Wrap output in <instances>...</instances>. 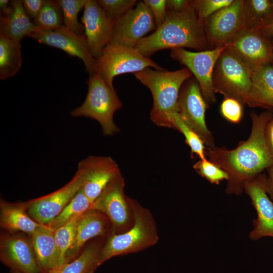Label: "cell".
I'll return each instance as SVG.
<instances>
[{"mask_svg": "<svg viewBox=\"0 0 273 273\" xmlns=\"http://www.w3.org/2000/svg\"><path fill=\"white\" fill-rule=\"evenodd\" d=\"M134 75L151 93L153 99L151 121L158 126L172 128L171 119L178 112L181 87L192 77V72L186 67L172 71L147 68Z\"/></svg>", "mask_w": 273, "mask_h": 273, "instance_id": "obj_3", "label": "cell"}, {"mask_svg": "<svg viewBox=\"0 0 273 273\" xmlns=\"http://www.w3.org/2000/svg\"><path fill=\"white\" fill-rule=\"evenodd\" d=\"M271 40H272V43H273V38H272V39H271Z\"/></svg>", "mask_w": 273, "mask_h": 273, "instance_id": "obj_47", "label": "cell"}, {"mask_svg": "<svg viewBox=\"0 0 273 273\" xmlns=\"http://www.w3.org/2000/svg\"><path fill=\"white\" fill-rule=\"evenodd\" d=\"M111 234V225L105 214L94 209L86 211L78 221L75 240L66 255L64 263L77 257L90 240L107 237Z\"/></svg>", "mask_w": 273, "mask_h": 273, "instance_id": "obj_20", "label": "cell"}, {"mask_svg": "<svg viewBox=\"0 0 273 273\" xmlns=\"http://www.w3.org/2000/svg\"><path fill=\"white\" fill-rule=\"evenodd\" d=\"M83 175L77 170L72 179L57 190L26 202L29 216L36 222L46 225L57 217L81 189Z\"/></svg>", "mask_w": 273, "mask_h": 273, "instance_id": "obj_13", "label": "cell"}, {"mask_svg": "<svg viewBox=\"0 0 273 273\" xmlns=\"http://www.w3.org/2000/svg\"><path fill=\"white\" fill-rule=\"evenodd\" d=\"M40 224L28 214L25 202L11 203L1 199L0 225L9 233H22L30 236Z\"/></svg>", "mask_w": 273, "mask_h": 273, "instance_id": "obj_22", "label": "cell"}, {"mask_svg": "<svg viewBox=\"0 0 273 273\" xmlns=\"http://www.w3.org/2000/svg\"><path fill=\"white\" fill-rule=\"evenodd\" d=\"M225 45L253 71L273 63L272 40L263 36L257 29L244 28Z\"/></svg>", "mask_w": 273, "mask_h": 273, "instance_id": "obj_12", "label": "cell"}, {"mask_svg": "<svg viewBox=\"0 0 273 273\" xmlns=\"http://www.w3.org/2000/svg\"><path fill=\"white\" fill-rule=\"evenodd\" d=\"M125 181L122 174L113 179L94 202L92 209L105 214L111 225V234L128 230L133 223L131 209L124 194Z\"/></svg>", "mask_w": 273, "mask_h": 273, "instance_id": "obj_8", "label": "cell"}, {"mask_svg": "<svg viewBox=\"0 0 273 273\" xmlns=\"http://www.w3.org/2000/svg\"><path fill=\"white\" fill-rule=\"evenodd\" d=\"M143 2L149 8L154 18L156 28L164 21L167 13L166 0H144Z\"/></svg>", "mask_w": 273, "mask_h": 273, "instance_id": "obj_37", "label": "cell"}, {"mask_svg": "<svg viewBox=\"0 0 273 273\" xmlns=\"http://www.w3.org/2000/svg\"><path fill=\"white\" fill-rule=\"evenodd\" d=\"M234 0H194L192 5L202 22L218 10L231 5Z\"/></svg>", "mask_w": 273, "mask_h": 273, "instance_id": "obj_35", "label": "cell"}, {"mask_svg": "<svg viewBox=\"0 0 273 273\" xmlns=\"http://www.w3.org/2000/svg\"><path fill=\"white\" fill-rule=\"evenodd\" d=\"M34 24L38 29L52 30L61 27L63 17L57 1H45Z\"/></svg>", "mask_w": 273, "mask_h": 273, "instance_id": "obj_30", "label": "cell"}, {"mask_svg": "<svg viewBox=\"0 0 273 273\" xmlns=\"http://www.w3.org/2000/svg\"><path fill=\"white\" fill-rule=\"evenodd\" d=\"M77 169L83 175L81 189L92 203L121 174L116 162L109 156H88L79 162Z\"/></svg>", "mask_w": 273, "mask_h": 273, "instance_id": "obj_16", "label": "cell"}, {"mask_svg": "<svg viewBox=\"0 0 273 273\" xmlns=\"http://www.w3.org/2000/svg\"><path fill=\"white\" fill-rule=\"evenodd\" d=\"M12 273H21L18 271H16V270H12Z\"/></svg>", "mask_w": 273, "mask_h": 273, "instance_id": "obj_44", "label": "cell"}, {"mask_svg": "<svg viewBox=\"0 0 273 273\" xmlns=\"http://www.w3.org/2000/svg\"><path fill=\"white\" fill-rule=\"evenodd\" d=\"M64 25L78 34H83L84 27L78 19L80 11L84 7L86 0H58Z\"/></svg>", "mask_w": 273, "mask_h": 273, "instance_id": "obj_31", "label": "cell"}, {"mask_svg": "<svg viewBox=\"0 0 273 273\" xmlns=\"http://www.w3.org/2000/svg\"><path fill=\"white\" fill-rule=\"evenodd\" d=\"M185 48L198 51L210 50L204 22L198 18L192 5L181 12L167 10L164 22L134 47L149 58L164 49Z\"/></svg>", "mask_w": 273, "mask_h": 273, "instance_id": "obj_2", "label": "cell"}, {"mask_svg": "<svg viewBox=\"0 0 273 273\" xmlns=\"http://www.w3.org/2000/svg\"><path fill=\"white\" fill-rule=\"evenodd\" d=\"M101 238L88 244L71 261L57 266L49 273H88L98 267V259L104 243Z\"/></svg>", "mask_w": 273, "mask_h": 273, "instance_id": "obj_25", "label": "cell"}, {"mask_svg": "<svg viewBox=\"0 0 273 273\" xmlns=\"http://www.w3.org/2000/svg\"><path fill=\"white\" fill-rule=\"evenodd\" d=\"M266 176L264 173H260L244 184V191L251 199L257 213L249 236L253 240L265 237L273 238V201L266 191Z\"/></svg>", "mask_w": 273, "mask_h": 273, "instance_id": "obj_19", "label": "cell"}, {"mask_svg": "<svg viewBox=\"0 0 273 273\" xmlns=\"http://www.w3.org/2000/svg\"><path fill=\"white\" fill-rule=\"evenodd\" d=\"M265 136L268 146L273 154V116L267 125Z\"/></svg>", "mask_w": 273, "mask_h": 273, "instance_id": "obj_41", "label": "cell"}, {"mask_svg": "<svg viewBox=\"0 0 273 273\" xmlns=\"http://www.w3.org/2000/svg\"><path fill=\"white\" fill-rule=\"evenodd\" d=\"M193 168L202 177L212 184L219 185L220 181L229 179V175L225 171L207 159H200L193 165Z\"/></svg>", "mask_w": 273, "mask_h": 273, "instance_id": "obj_33", "label": "cell"}, {"mask_svg": "<svg viewBox=\"0 0 273 273\" xmlns=\"http://www.w3.org/2000/svg\"><path fill=\"white\" fill-rule=\"evenodd\" d=\"M23 234H1V260L12 270L21 273H44L38 263L30 237Z\"/></svg>", "mask_w": 273, "mask_h": 273, "instance_id": "obj_15", "label": "cell"}, {"mask_svg": "<svg viewBox=\"0 0 273 273\" xmlns=\"http://www.w3.org/2000/svg\"><path fill=\"white\" fill-rule=\"evenodd\" d=\"M135 0H98L97 2L107 16L114 21L132 9Z\"/></svg>", "mask_w": 273, "mask_h": 273, "instance_id": "obj_34", "label": "cell"}, {"mask_svg": "<svg viewBox=\"0 0 273 273\" xmlns=\"http://www.w3.org/2000/svg\"><path fill=\"white\" fill-rule=\"evenodd\" d=\"M81 21L89 51L98 59L110 42L115 21L94 0H86Z\"/></svg>", "mask_w": 273, "mask_h": 273, "instance_id": "obj_18", "label": "cell"}, {"mask_svg": "<svg viewBox=\"0 0 273 273\" xmlns=\"http://www.w3.org/2000/svg\"><path fill=\"white\" fill-rule=\"evenodd\" d=\"M127 199L133 223L126 231L106 237L99 253L98 267L112 257L144 250L159 240L156 223L150 211L136 200L127 196Z\"/></svg>", "mask_w": 273, "mask_h": 273, "instance_id": "obj_4", "label": "cell"}, {"mask_svg": "<svg viewBox=\"0 0 273 273\" xmlns=\"http://www.w3.org/2000/svg\"><path fill=\"white\" fill-rule=\"evenodd\" d=\"M94 271H95V270H91V271H89V272H88V273H94Z\"/></svg>", "mask_w": 273, "mask_h": 273, "instance_id": "obj_45", "label": "cell"}, {"mask_svg": "<svg viewBox=\"0 0 273 273\" xmlns=\"http://www.w3.org/2000/svg\"><path fill=\"white\" fill-rule=\"evenodd\" d=\"M95 73H98L106 84L114 88L115 76L127 73H136L147 68L163 69L149 57L144 56L134 48L108 43L101 56L96 59Z\"/></svg>", "mask_w": 273, "mask_h": 273, "instance_id": "obj_7", "label": "cell"}, {"mask_svg": "<svg viewBox=\"0 0 273 273\" xmlns=\"http://www.w3.org/2000/svg\"><path fill=\"white\" fill-rule=\"evenodd\" d=\"M37 29L26 13L22 1H11L8 12L0 16V34L14 41L20 42Z\"/></svg>", "mask_w": 273, "mask_h": 273, "instance_id": "obj_21", "label": "cell"}, {"mask_svg": "<svg viewBox=\"0 0 273 273\" xmlns=\"http://www.w3.org/2000/svg\"><path fill=\"white\" fill-rule=\"evenodd\" d=\"M9 3L10 1L8 0L0 1L1 15H4L8 12L10 7Z\"/></svg>", "mask_w": 273, "mask_h": 273, "instance_id": "obj_43", "label": "cell"}, {"mask_svg": "<svg viewBox=\"0 0 273 273\" xmlns=\"http://www.w3.org/2000/svg\"><path fill=\"white\" fill-rule=\"evenodd\" d=\"M253 72L226 47L214 67L212 81L215 93L236 99L244 104L251 88Z\"/></svg>", "mask_w": 273, "mask_h": 273, "instance_id": "obj_6", "label": "cell"}, {"mask_svg": "<svg viewBox=\"0 0 273 273\" xmlns=\"http://www.w3.org/2000/svg\"><path fill=\"white\" fill-rule=\"evenodd\" d=\"M245 104L252 108L273 109V63L253 72L251 88Z\"/></svg>", "mask_w": 273, "mask_h": 273, "instance_id": "obj_23", "label": "cell"}, {"mask_svg": "<svg viewBox=\"0 0 273 273\" xmlns=\"http://www.w3.org/2000/svg\"><path fill=\"white\" fill-rule=\"evenodd\" d=\"M192 1L188 0H167V10L176 12H181L190 8Z\"/></svg>", "mask_w": 273, "mask_h": 273, "instance_id": "obj_39", "label": "cell"}, {"mask_svg": "<svg viewBox=\"0 0 273 273\" xmlns=\"http://www.w3.org/2000/svg\"><path fill=\"white\" fill-rule=\"evenodd\" d=\"M83 103L71 112L75 117H89L97 121L104 136H112L120 129L114 122L115 112L122 106L115 88L110 87L98 73L89 75Z\"/></svg>", "mask_w": 273, "mask_h": 273, "instance_id": "obj_5", "label": "cell"}, {"mask_svg": "<svg viewBox=\"0 0 273 273\" xmlns=\"http://www.w3.org/2000/svg\"><path fill=\"white\" fill-rule=\"evenodd\" d=\"M267 172L266 180V191L273 201V167H269L266 170Z\"/></svg>", "mask_w": 273, "mask_h": 273, "instance_id": "obj_40", "label": "cell"}, {"mask_svg": "<svg viewBox=\"0 0 273 273\" xmlns=\"http://www.w3.org/2000/svg\"><path fill=\"white\" fill-rule=\"evenodd\" d=\"M156 29L153 14L143 2L115 21L109 43L134 48L149 32Z\"/></svg>", "mask_w": 273, "mask_h": 273, "instance_id": "obj_11", "label": "cell"}, {"mask_svg": "<svg viewBox=\"0 0 273 273\" xmlns=\"http://www.w3.org/2000/svg\"><path fill=\"white\" fill-rule=\"evenodd\" d=\"M92 205L81 189L61 213L46 225L56 230L92 209Z\"/></svg>", "mask_w": 273, "mask_h": 273, "instance_id": "obj_28", "label": "cell"}, {"mask_svg": "<svg viewBox=\"0 0 273 273\" xmlns=\"http://www.w3.org/2000/svg\"><path fill=\"white\" fill-rule=\"evenodd\" d=\"M226 48L225 45L198 52H191L183 48L171 50L172 59L185 65L194 75L207 104L216 102L213 86V73L218 58Z\"/></svg>", "mask_w": 273, "mask_h": 273, "instance_id": "obj_10", "label": "cell"}, {"mask_svg": "<svg viewBox=\"0 0 273 273\" xmlns=\"http://www.w3.org/2000/svg\"><path fill=\"white\" fill-rule=\"evenodd\" d=\"M81 216L75 218L55 230V239L59 254L57 266L61 265L65 262L66 255L75 240L77 222Z\"/></svg>", "mask_w": 273, "mask_h": 273, "instance_id": "obj_32", "label": "cell"}, {"mask_svg": "<svg viewBox=\"0 0 273 273\" xmlns=\"http://www.w3.org/2000/svg\"><path fill=\"white\" fill-rule=\"evenodd\" d=\"M257 30L264 37L270 39H272L273 20L260 27Z\"/></svg>", "mask_w": 273, "mask_h": 273, "instance_id": "obj_42", "label": "cell"}, {"mask_svg": "<svg viewBox=\"0 0 273 273\" xmlns=\"http://www.w3.org/2000/svg\"><path fill=\"white\" fill-rule=\"evenodd\" d=\"M38 42L63 50L81 59L89 75L95 73L97 60L90 54L83 34H78L63 25L52 30L37 29L30 36Z\"/></svg>", "mask_w": 273, "mask_h": 273, "instance_id": "obj_17", "label": "cell"}, {"mask_svg": "<svg viewBox=\"0 0 273 273\" xmlns=\"http://www.w3.org/2000/svg\"><path fill=\"white\" fill-rule=\"evenodd\" d=\"M271 2H272V4H273V0H271Z\"/></svg>", "mask_w": 273, "mask_h": 273, "instance_id": "obj_46", "label": "cell"}, {"mask_svg": "<svg viewBox=\"0 0 273 273\" xmlns=\"http://www.w3.org/2000/svg\"><path fill=\"white\" fill-rule=\"evenodd\" d=\"M243 104L233 98H224L220 111L221 115L228 121L239 123L242 120L243 113Z\"/></svg>", "mask_w": 273, "mask_h": 273, "instance_id": "obj_36", "label": "cell"}, {"mask_svg": "<svg viewBox=\"0 0 273 273\" xmlns=\"http://www.w3.org/2000/svg\"><path fill=\"white\" fill-rule=\"evenodd\" d=\"M250 116L252 128L246 140L240 142L233 149L216 146L206 149V156L209 160L229 175L225 189L228 194H241L245 182L273 167V154L265 136L267 125L273 116V109L259 114L252 111Z\"/></svg>", "mask_w": 273, "mask_h": 273, "instance_id": "obj_1", "label": "cell"}, {"mask_svg": "<svg viewBox=\"0 0 273 273\" xmlns=\"http://www.w3.org/2000/svg\"><path fill=\"white\" fill-rule=\"evenodd\" d=\"M208 104L195 77L183 84L178 100V113L181 119L202 139L207 148L215 147L214 139L205 120Z\"/></svg>", "mask_w": 273, "mask_h": 273, "instance_id": "obj_9", "label": "cell"}, {"mask_svg": "<svg viewBox=\"0 0 273 273\" xmlns=\"http://www.w3.org/2000/svg\"><path fill=\"white\" fill-rule=\"evenodd\" d=\"M245 28L258 29L273 20L271 0H243Z\"/></svg>", "mask_w": 273, "mask_h": 273, "instance_id": "obj_27", "label": "cell"}, {"mask_svg": "<svg viewBox=\"0 0 273 273\" xmlns=\"http://www.w3.org/2000/svg\"><path fill=\"white\" fill-rule=\"evenodd\" d=\"M44 2V0H23L22 3L27 15L30 19L35 20Z\"/></svg>", "mask_w": 273, "mask_h": 273, "instance_id": "obj_38", "label": "cell"}, {"mask_svg": "<svg viewBox=\"0 0 273 273\" xmlns=\"http://www.w3.org/2000/svg\"><path fill=\"white\" fill-rule=\"evenodd\" d=\"M30 237L40 268L44 273H49L57 265L59 258L55 230L40 224Z\"/></svg>", "mask_w": 273, "mask_h": 273, "instance_id": "obj_24", "label": "cell"}, {"mask_svg": "<svg viewBox=\"0 0 273 273\" xmlns=\"http://www.w3.org/2000/svg\"><path fill=\"white\" fill-rule=\"evenodd\" d=\"M20 42L0 34V78L6 79L14 76L22 64Z\"/></svg>", "mask_w": 273, "mask_h": 273, "instance_id": "obj_26", "label": "cell"}, {"mask_svg": "<svg viewBox=\"0 0 273 273\" xmlns=\"http://www.w3.org/2000/svg\"><path fill=\"white\" fill-rule=\"evenodd\" d=\"M204 25L210 49L225 46L245 28L243 0H234L231 5L207 18Z\"/></svg>", "mask_w": 273, "mask_h": 273, "instance_id": "obj_14", "label": "cell"}, {"mask_svg": "<svg viewBox=\"0 0 273 273\" xmlns=\"http://www.w3.org/2000/svg\"><path fill=\"white\" fill-rule=\"evenodd\" d=\"M172 128L178 130L184 136L186 143L191 149V157H198L200 160L207 159L206 147L200 136L180 117L178 112L172 118Z\"/></svg>", "mask_w": 273, "mask_h": 273, "instance_id": "obj_29", "label": "cell"}]
</instances>
